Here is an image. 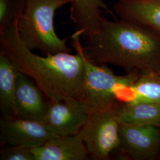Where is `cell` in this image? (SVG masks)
<instances>
[{"label":"cell","mask_w":160,"mask_h":160,"mask_svg":"<svg viewBox=\"0 0 160 160\" xmlns=\"http://www.w3.org/2000/svg\"><path fill=\"white\" fill-rule=\"evenodd\" d=\"M118 114L120 123L160 127V104L120 102Z\"/></svg>","instance_id":"obj_15"},{"label":"cell","mask_w":160,"mask_h":160,"mask_svg":"<svg viewBox=\"0 0 160 160\" xmlns=\"http://www.w3.org/2000/svg\"><path fill=\"white\" fill-rule=\"evenodd\" d=\"M70 5V18L74 24L73 36L85 39L95 33L103 16L102 11L115 18L113 12L103 0H68Z\"/></svg>","instance_id":"obj_10"},{"label":"cell","mask_w":160,"mask_h":160,"mask_svg":"<svg viewBox=\"0 0 160 160\" xmlns=\"http://www.w3.org/2000/svg\"><path fill=\"white\" fill-rule=\"evenodd\" d=\"M84 40L82 51L92 63L114 65L127 73L160 72V33L148 27L103 15L97 31Z\"/></svg>","instance_id":"obj_1"},{"label":"cell","mask_w":160,"mask_h":160,"mask_svg":"<svg viewBox=\"0 0 160 160\" xmlns=\"http://www.w3.org/2000/svg\"><path fill=\"white\" fill-rule=\"evenodd\" d=\"M120 151L131 159L154 160L160 151V127L120 123Z\"/></svg>","instance_id":"obj_7"},{"label":"cell","mask_w":160,"mask_h":160,"mask_svg":"<svg viewBox=\"0 0 160 160\" xmlns=\"http://www.w3.org/2000/svg\"><path fill=\"white\" fill-rule=\"evenodd\" d=\"M59 136L43 122L17 118L0 120V141L2 146L39 147Z\"/></svg>","instance_id":"obj_6"},{"label":"cell","mask_w":160,"mask_h":160,"mask_svg":"<svg viewBox=\"0 0 160 160\" xmlns=\"http://www.w3.org/2000/svg\"><path fill=\"white\" fill-rule=\"evenodd\" d=\"M118 102L109 109L89 116L78 133L92 160L109 159L120 145Z\"/></svg>","instance_id":"obj_5"},{"label":"cell","mask_w":160,"mask_h":160,"mask_svg":"<svg viewBox=\"0 0 160 160\" xmlns=\"http://www.w3.org/2000/svg\"><path fill=\"white\" fill-rule=\"evenodd\" d=\"M0 160H35L32 148L22 146H2Z\"/></svg>","instance_id":"obj_17"},{"label":"cell","mask_w":160,"mask_h":160,"mask_svg":"<svg viewBox=\"0 0 160 160\" xmlns=\"http://www.w3.org/2000/svg\"><path fill=\"white\" fill-rule=\"evenodd\" d=\"M118 99L121 103L160 104V72H139L130 86L119 92Z\"/></svg>","instance_id":"obj_13"},{"label":"cell","mask_w":160,"mask_h":160,"mask_svg":"<svg viewBox=\"0 0 160 160\" xmlns=\"http://www.w3.org/2000/svg\"><path fill=\"white\" fill-rule=\"evenodd\" d=\"M72 47L77 48L84 61V71L77 98L90 115L112 107L118 102L119 92L130 86L139 74L138 71L118 75L106 65L90 62L82 51L81 38L71 36Z\"/></svg>","instance_id":"obj_4"},{"label":"cell","mask_w":160,"mask_h":160,"mask_svg":"<svg viewBox=\"0 0 160 160\" xmlns=\"http://www.w3.org/2000/svg\"><path fill=\"white\" fill-rule=\"evenodd\" d=\"M19 71L0 51V110L3 118H16L15 94Z\"/></svg>","instance_id":"obj_14"},{"label":"cell","mask_w":160,"mask_h":160,"mask_svg":"<svg viewBox=\"0 0 160 160\" xmlns=\"http://www.w3.org/2000/svg\"><path fill=\"white\" fill-rule=\"evenodd\" d=\"M17 19L0 31V51L10 59L20 72L34 81L49 100L58 102L77 98L84 71L80 50L73 47L76 52L74 55L68 52L45 57L36 55L20 38Z\"/></svg>","instance_id":"obj_2"},{"label":"cell","mask_w":160,"mask_h":160,"mask_svg":"<svg viewBox=\"0 0 160 160\" xmlns=\"http://www.w3.org/2000/svg\"><path fill=\"white\" fill-rule=\"evenodd\" d=\"M26 0H0V31L3 30L23 13Z\"/></svg>","instance_id":"obj_16"},{"label":"cell","mask_w":160,"mask_h":160,"mask_svg":"<svg viewBox=\"0 0 160 160\" xmlns=\"http://www.w3.org/2000/svg\"><path fill=\"white\" fill-rule=\"evenodd\" d=\"M43 96L33 80L19 72L15 94L16 118L43 122L49 104Z\"/></svg>","instance_id":"obj_9"},{"label":"cell","mask_w":160,"mask_h":160,"mask_svg":"<svg viewBox=\"0 0 160 160\" xmlns=\"http://www.w3.org/2000/svg\"><path fill=\"white\" fill-rule=\"evenodd\" d=\"M68 4V0H26L23 13L17 19V29L29 49L39 50L45 55L72 52L67 45V38H60L54 26L56 12Z\"/></svg>","instance_id":"obj_3"},{"label":"cell","mask_w":160,"mask_h":160,"mask_svg":"<svg viewBox=\"0 0 160 160\" xmlns=\"http://www.w3.org/2000/svg\"><path fill=\"white\" fill-rule=\"evenodd\" d=\"M89 118L80 101L70 97L58 102L49 100L43 122L60 136L78 134Z\"/></svg>","instance_id":"obj_8"},{"label":"cell","mask_w":160,"mask_h":160,"mask_svg":"<svg viewBox=\"0 0 160 160\" xmlns=\"http://www.w3.org/2000/svg\"><path fill=\"white\" fill-rule=\"evenodd\" d=\"M113 10L120 19L160 33V0H117Z\"/></svg>","instance_id":"obj_12"},{"label":"cell","mask_w":160,"mask_h":160,"mask_svg":"<svg viewBox=\"0 0 160 160\" xmlns=\"http://www.w3.org/2000/svg\"><path fill=\"white\" fill-rule=\"evenodd\" d=\"M32 151L35 160H86L90 157L79 134L58 136Z\"/></svg>","instance_id":"obj_11"}]
</instances>
